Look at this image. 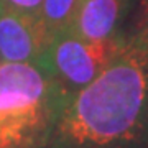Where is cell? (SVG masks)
Masks as SVG:
<instances>
[{
    "label": "cell",
    "mask_w": 148,
    "mask_h": 148,
    "mask_svg": "<svg viewBox=\"0 0 148 148\" xmlns=\"http://www.w3.org/2000/svg\"><path fill=\"white\" fill-rule=\"evenodd\" d=\"M45 148H148V40L132 33L92 82L69 95Z\"/></svg>",
    "instance_id": "1"
},
{
    "label": "cell",
    "mask_w": 148,
    "mask_h": 148,
    "mask_svg": "<svg viewBox=\"0 0 148 148\" xmlns=\"http://www.w3.org/2000/svg\"><path fill=\"white\" fill-rule=\"evenodd\" d=\"M2 64H3V59H2V56H0V66H2Z\"/></svg>",
    "instance_id": "9"
},
{
    "label": "cell",
    "mask_w": 148,
    "mask_h": 148,
    "mask_svg": "<svg viewBox=\"0 0 148 148\" xmlns=\"http://www.w3.org/2000/svg\"><path fill=\"white\" fill-rule=\"evenodd\" d=\"M120 45L122 40L115 36L94 41L63 33L51 41L36 66L73 95L107 68Z\"/></svg>",
    "instance_id": "3"
},
{
    "label": "cell",
    "mask_w": 148,
    "mask_h": 148,
    "mask_svg": "<svg viewBox=\"0 0 148 148\" xmlns=\"http://www.w3.org/2000/svg\"><path fill=\"white\" fill-rule=\"evenodd\" d=\"M3 7H5V5H3V3H2V0H0V12L3 10Z\"/></svg>",
    "instance_id": "8"
},
{
    "label": "cell",
    "mask_w": 148,
    "mask_h": 148,
    "mask_svg": "<svg viewBox=\"0 0 148 148\" xmlns=\"http://www.w3.org/2000/svg\"><path fill=\"white\" fill-rule=\"evenodd\" d=\"M82 2L84 0H43L40 13L53 40L69 32Z\"/></svg>",
    "instance_id": "6"
},
{
    "label": "cell",
    "mask_w": 148,
    "mask_h": 148,
    "mask_svg": "<svg viewBox=\"0 0 148 148\" xmlns=\"http://www.w3.org/2000/svg\"><path fill=\"white\" fill-rule=\"evenodd\" d=\"M125 5L127 0H84L68 33L94 41L114 36Z\"/></svg>",
    "instance_id": "5"
},
{
    "label": "cell",
    "mask_w": 148,
    "mask_h": 148,
    "mask_svg": "<svg viewBox=\"0 0 148 148\" xmlns=\"http://www.w3.org/2000/svg\"><path fill=\"white\" fill-rule=\"evenodd\" d=\"M69 95L36 64L0 66V148H45Z\"/></svg>",
    "instance_id": "2"
},
{
    "label": "cell",
    "mask_w": 148,
    "mask_h": 148,
    "mask_svg": "<svg viewBox=\"0 0 148 148\" xmlns=\"http://www.w3.org/2000/svg\"><path fill=\"white\" fill-rule=\"evenodd\" d=\"M53 41L40 12L3 7L0 12V56L3 63L36 64Z\"/></svg>",
    "instance_id": "4"
},
{
    "label": "cell",
    "mask_w": 148,
    "mask_h": 148,
    "mask_svg": "<svg viewBox=\"0 0 148 148\" xmlns=\"http://www.w3.org/2000/svg\"><path fill=\"white\" fill-rule=\"evenodd\" d=\"M2 3L8 8L23 12H40L43 5V0H2Z\"/></svg>",
    "instance_id": "7"
}]
</instances>
